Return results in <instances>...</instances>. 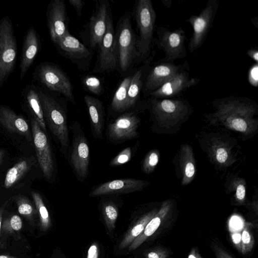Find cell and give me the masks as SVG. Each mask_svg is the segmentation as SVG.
Listing matches in <instances>:
<instances>
[{
    "mask_svg": "<svg viewBox=\"0 0 258 258\" xmlns=\"http://www.w3.org/2000/svg\"><path fill=\"white\" fill-rule=\"evenodd\" d=\"M134 14L139 33L138 56L145 61L151 52L156 14L150 0H139L135 5Z\"/></svg>",
    "mask_w": 258,
    "mask_h": 258,
    "instance_id": "obj_1",
    "label": "cell"
},
{
    "mask_svg": "<svg viewBox=\"0 0 258 258\" xmlns=\"http://www.w3.org/2000/svg\"><path fill=\"white\" fill-rule=\"evenodd\" d=\"M38 94L44 118L61 148L66 151L69 145V138L66 112L53 98L41 91Z\"/></svg>",
    "mask_w": 258,
    "mask_h": 258,
    "instance_id": "obj_2",
    "label": "cell"
},
{
    "mask_svg": "<svg viewBox=\"0 0 258 258\" xmlns=\"http://www.w3.org/2000/svg\"><path fill=\"white\" fill-rule=\"evenodd\" d=\"M17 42L11 19L8 16L0 20V87L9 78L17 57Z\"/></svg>",
    "mask_w": 258,
    "mask_h": 258,
    "instance_id": "obj_3",
    "label": "cell"
},
{
    "mask_svg": "<svg viewBox=\"0 0 258 258\" xmlns=\"http://www.w3.org/2000/svg\"><path fill=\"white\" fill-rule=\"evenodd\" d=\"M115 39L117 50L118 64L122 72H125L136 57H138L137 40L133 30L130 17L126 14L120 20Z\"/></svg>",
    "mask_w": 258,
    "mask_h": 258,
    "instance_id": "obj_4",
    "label": "cell"
},
{
    "mask_svg": "<svg viewBox=\"0 0 258 258\" xmlns=\"http://www.w3.org/2000/svg\"><path fill=\"white\" fill-rule=\"evenodd\" d=\"M218 6V0H209L198 15H192L186 20L193 30L188 45L191 53L203 44L212 26Z\"/></svg>",
    "mask_w": 258,
    "mask_h": 258,
    "instance_id": "obj_5",
    "label": "cell"
},
{
    "mask_svg": "<svg viewBox=\"0 0 258 258\" xmlns=\"http://www.w3.org/2000/svg\"><path fill=\"white\" fill-rule=\"evenodd\" d=\"M156 36L154 42L157 46L163 51V61L173 62L186 56V35L182 28L171 31L166 27L160 26L157 29Z\"/></svg>",
    "mask_w": 258,
    "mask_h": 258,
    "instance_id": "obj_6",
    "label": "cell"
},
{
    "mask_svg": "<svg viewBox=\"0 0 258 258\" xmlns=\"http://www.w3.org/2000/svg\"><path fill=\"white\" fill-rule=\"evenodd\" d=\"M38 76L41 82L48 88L62 94L75 104L72 84L61 70L52 64H43L39 69Z\"/></svg>",
    "mask_w": 258,
    "mask_h": 258,
    "instance_id": "obj_7",
    "label": "cell"
},
{
    "mask_svg": "<svg viewBox=\"0 0 258 258\" xmlns=\"http://www.w3.org/2000/svg\"><path fill=\"white\" fill-rule=\"evenodd\" d=\"M31 126L38 163L44 176L50 178L54 171V165L48 141L35 118L32 119Z\"/></svg>",
    "mask_w": 258,
    "mask_h": 258,
    "instance_id": "obj_8",
    "label": "cell"
},
{
    "mask_svg": "<svg viewBox=\"0 0 258 258\" xmlns=\"http://www.w3.org/2000/svg\"><path fill=\"white\" fill-rule=\"evenodd\" d=\"M187 62L176 64L173 62L162 61L149 71L144 83L145 91L149 93L156 90L178 72L188 68Z\"/></svg>",
    "mask_w": 258,
    "mask_h": 258,
    "instance_id": "obj_9",
    "label": "cell"
},
{
    "mask_svg": "<svg viewBox=\"0 0 258 258\" xmlns=\"http://www.w3.org/2000/svg\"><path fill=\"white\" fill-rule=\"evenodd\" d=\"M187 69H185L178 72L149 95L152 98H170L181 95L187 89L197 85L200 79L190 77Z\"/></svg>",
    "mask_w": 258,
    "mask_h": 258,
    "instance_id": "obj_10",
    "label": "cell"
},
{
    "mask_svg": "<svg viewBox=\"0 0 258 258\" xmlns=\"http://www.w3.org/2000/svg\"><path fill=\"white\" fill-rule=\"evenodd\" d=\"M99 47L100 68L103 71L114 69L118 63L117 50L112 21L109 14L106 31Z\"/></svg>",
    "mask_w": 258,
    "mask_h": 258,
    "instance_id": "obj_11",
    "label": "cell"
},
{
    "mask_svg": "<svg viewBox=\"0 0 258 258\" xmlns=\"http://www.w3.org/2000/svg\"><path fill=\"white\" fill-rule=\"evenodd\" d=\"M64 3L54 0L50 4L47 18L51 39L55 44L68 32Z\"/></svg>",
    "mask_w": 258,
    "mask_h": 258,
    "instance_id": "obj_12",
    "label": "cell"
},
{
    "mask_svg": "<svg viewBox=\"0 0 258 258\" xmlns=\"http://www.w3.org/2000/svg\"><path fill=\"white\" fill-rule=\"evenodd\" d=\"M144 184L143 181L133 178L115 179L98 185L90 192V196L97 197L131 193L142 189Z\"/></svg>",
    "mask_w": 258,
    "mask_h": 258,
    "instance_id": "obj_13",
    "label": "cell"
},
{
    "mask_svg": "<svg viewBox=\"0 0 258 258\" xmlns=\"http://www.w3.org/2000/svg\"><path fill=\"white\" fill-rule=\"evenodd\" d=\"M139 122V118L133 113L122 114L109 125V137L115 141L133 139L137 136Z\"/></svg>",
    "mask_w": 258,
    "mask_h": 258,
    "instance_id": "obj_14",
    "label": "cell"
},
{
    "mask_svg": "<svg viewBox=\"0 0 258 258\" xmlns=\"http://www.w3.org/2000/svg\"><path fill=\"white\" fill-rule=\"evenodd\" d=\"M109 5L100 3L90 23V44L92 47L99 46L107 29Z\"/></svg>",
    "mask_w": 258,
    "mask_h": 258,
    "instance_id": "obj_15",
    "label": "cell"
},
{
    "mask_svg": "<svg viewBox=\"0 0 258 258\" xmlns=\"http://www.w3.org/2000/svg\"><path fill=\"white\" fill-rule=\"evenodd\" d=\"M90 160L89 148L86 138L81 136L74 142L71 162L78 176L85 178L88 172Z\"/></svg>",
    "mask_w": 258,
    "mask_h": 258,
    "instance_id": "obj_16",
    "label": "cell"
},
{
    "mask_svg": "<svg viewBox=\"0 0 258 258\" xmlns=\"http://www.w3.org/2000/svg\"><path fill=\"white\" fill-rule=\"evenodd\" d=\"M38 39L34 28L30 27L24 41L20 63V79H22L32 64L37 53Z\"/></svg>",
    "mask_w": 258,
    "mask_h": 258,
    "instance_id": "obj_17",
    "label": "cell"
},
{
    "mask_svg": "<svg viewBox=\"0 0 258 258\" xmlns=\"http://www.w3.org/2000/svg\"><path fill=\"white\" fill-rule=\"evenodd\" d=\"M84 101L87 105L94 136L99 138L102 135L104 126V112L101 102L96 98L86 95Z\"/></svg>",
    "mask_w": 258,
    "mask_h": 258,
    "instance_id": "obj_18",
    "label": "cell"
},
{
    "mask_svg": "<svg viewBox=\"0 0 258 258\" xmlns=\"http://www.w3.org/2000/svg\"><path fill=\"white\" fill-rule=\"evenodd\" d=\"M67 55L75 59L88 57L91 54L89 50L69 31L56 44Z\"/></svg>",
    "mask_w": 258,
    "mask_h": 258,
    "instance_id": "obj_19",
    "label": "cell"
},
{
    "mask_svg": "<svg viewBox=\"0 0 258 258\" xmlns=\"http://www.w3.org/2000/svg\"><path fill=\"white\" fill-rule=\"evenodd\" d=\"M168 210L169 208L167 206L162 207L161 210L148 223L142 233L128 247L129 251L136 249L148 238L153 235L166 218Z\"/></svg>",
    "mask_w": 258,
    "mask_h": 258,
    "instance_id": "obj_20",
    "label": "cell"
},
{
    "mask_svg": "<svg viewBox=\"0 0 258 258\" xmlns=\"http://www.w3.org/2000/svg\"><path fill=\"white\" fill-rule=\"evenodd\" d=\"M0 122L12 132L27 134L29 131L25 120L5 106H0Z\"/></svg>",
    "mask_w": 258,
    "mask_h": 258,
    "instance_id": "obj_21",
    "label": "cell"
},
{
    "mask_svg": "<svg viewBox=\"0 0 258 258\" xmlns=\"http://www.w3.org/2000/svg\"><path fill=\"white\" fill-rule=\"evenodd\" d=\"M156 214L153 210L142 216L133 225L121 239L118 246L119 250L128 247L135 239L143 231L148 223Z\"/></svg>",
    "mask_w": 258,
    "mask_h": 258,
    "instance_id": "obj_22",
    "label": "cell"
},
{
    "mask_svg": "<svg viewBox=\"0 0 258 258\" xmlns=\"http://www.w3.org/2000/svg\"><path fill=\"white\" fill-rule=\"evenodd\" d=\"M132 76L125 77L116 90L111 102V107L115 111H123L127 108V90Z\"/></svg>",
    "mask_w": 258,
    "mask_h": 258,
    "instance_id": "obj_23",
    "label": "cell"
},
{
    "mask_svg": "<svg viewBox=\"0 0 258 258\" xmlns=\"http://www.w3.org/2000/svg\"><path fill=\"white\" fill-rule=\"evenodd\" d=\"M36 209L39 218V225L41 231L48 230L51 225V219L48 211L39 194L31 192Z\"/></svg>",
    "mask_w": 258,
    "mask_h": 258,
    "instance_id": "obj_24",
    "label": "cell"
},
{
    "mask_svg": "<svg viewBox=\"0 0 258 258\" xmlns=\"http://www.w3.org/2000/svg\"><path fill=\"white\" fill-rule=\"evenodd\" d=\"M143 71L138 70L133 76L127 90V108L133 106L138 100L143 87Z\"/></svg>",
    "mask_w": 258,
    "mask_h": 258,
    "instance_id": "obj_25",
    "label": "cell"
},
{
    "mask_svg": "<svg viewBox=\"0 0 258 258\" xmlns=\"http://www.w3.org/2000/svg\"><path fill=\"white\" fill-rule=\"evenodd\" d=\"M26 98L29 106L35 115V119L41 128L45 130L46 125L43 112L38 92L33 89L30 90L27 94Z\"/></svg>",
    "mask_w": 258,
    "mask_h": 258,
    "instance_id": "obj_26",
    "label": "cell"
},
{
    "mask_svg": "<svg viewBox=\"0 0 258 258\" xmlns=\"http://www.w3.org/2000/svg\"><path fill=\"white\" fill-rule=\"evenodd\" d=\"M29 167L25 160L21 161L7 172L4 182L6 188H9L15 184L28 170Z\"/></svg>",
    "mask_w": 258,
    "mask_h": 258,
    "instance_id": "obj_27",
    "label": "cell"
},
{
    "mask_svg": "<svg viewBox=\"0 0 258 258\" xmlns=\"http://www.w3.org/2000/svg\"><path fill=\"white\" fill-rule=\"evenodd\" d=\"M102 212L108 230L110 232L112 231L115 228L118 215L117 208L112 202H107L102 206Z\"/></svg>",
    "mask_w": 258,
    "mask_h": 258,
    "instance_id": "obj_28",
    "label": "cell"
},
{
    "mask_svg": "<svg viewBox=\"0 0 258 258\" xmlns=\"http://www.w3.org/2000/svg\"><path fill=\"white\" fill-rule=\"evenodd\" d=\"M22 227L21 218L17 215H12L3 220L1 227V235H12L21 230Z\"/></svg>",
    "mask_w": 258,
    "mask_h": 258,
    "instance_id": "obj_29",
    "label": "cell"
},
{
    "mask_svg": "<svg viewBox=\"0 0 258 258\" xmlns=\"http://www.w3.org/2000/svg\"><path fill=\"white\" fill-rule=\"evenodd\" d=\"M254 238L250 224L245 223L241 233L240 252L243 254L249 253L254 245Z\"/></svg>",
    "mask_w": 258,
    "mask_h": 258,
    "instance_id": "obj_30",
    "label": "cell"
},
{
    "mask_svg": "<svg viewBox=\"0 0 258 258\" xmlns=\"http://www.w3.org/2000/svg\"><path fill=\"white\" fill-rule=\"evenodd\" d=\"M16 202L19 214L28 220L33 221L37 212L29 200L24 196H19L17 197Z\"/></svg>",
    "mask_w": 258,
    "mask_h": 258,
    "instance_id": "obj_31",
    "label": "cell"
},
{
    "mask_svg": "<svg viewBox=\"0 0 258 258\" xmlns=\"http://www.w3.org/2000/svg\"><path fill=\"white\" fill-rule=\"evenodd\" d=\"M83 83L86 88L91 93L96 95L100 94L102 87L100 81L94 76H86L83 80Z\"/></svg>",
    "mask_w": 258,
    "mask_h": 258,
    "instance_id": "obj_32",
    "label": "cell"
},
{
    "mask_svg": "<svg viewBox=\"0 0 258 258\" xmlns=\"http://www.w3.org/2000/svg\"><path fill=\"white\" fill-rule=\"evenodd\" d=\"M132 150L130 147L122 150L109 163L111 166H117L128 162L131 159Z\"/></svg>",
    "mask_w": 258,
    "mask_h": 258,
    "instance_id": "obj_33",
    "label": "cell"
},
{
    "mask_svg": "<svg viewBox=\"0 0 258 258\" xmlns=\"http://www.w3.org/2000/svg\"><path fill=\"white\" fill-rule=\"evenodd\" d=\"M145 258H168L170 251L162 247H156L146 251L144 253Z\"/></svg>",
    "mask_w": 258,
    "mask_h": 258,
    "instance_id": "obj_34",
    "label": "cell"
},
{
    "mask_svg": "<svg viewBox=\"0 0 258 258\" xmlns=\"http://www.w3.org/2000/svg\"><path fill=\"white\" fill-rule=\"evenodd\" d=\"M248 80L249 84L256 87L258 85V64H253L249 69L248 73Z\"/></svg>",
    "mask_w": 258,
    "mask_h": 258,
    "instance_id": "obj_35",
    "label": "cell"
},
{
    "mask_svg": "<svg viewBox=\"0 0 258 258\" xmlns=\"http://www.w3.org/2000/svg\"><path fill=\"white\" fill-rule=\"evenodd\" d=\"M212 248L216 258H234L222 247L216 242H212Z\"/></svg>",
    "mask_w": 258,
    "mask_h": 258,
    "instance_id": "obj_36",
    "label": "cell"
},
{
    "mask_svg": "<svg viewBox=\"0 0 258 258\" xmlns=\"http://www.w3.org/2000/svg\"><path fill=\"white\" fill-rule=\"evenodd\" d=\"M231 124L232 127L236 131L244 132L247 128V124L245 121L240 117H235L232 119Z\"/></svg>",
    "mask_w": 258,
    "mask_h": 258,
    "instance_id": "obj_37",
    "label": "cell"
},
{
    "mask_svg": "<svg viewBox=\"0 0 258 258\" xmlns=\"http://www.w3.org/2000/svg\"><path fill=\"white\" fill-rule=\"evenodd\" d=\"M158 161V157L155 152L151 153L145 162L144 168L148 171L151 168L156 165Z\"/></svg>",
    "mask_w": 258,
    "mask_h": 258,
    "instance_id": "obj_38",
    "label": "cell"
},
{
    "mask_svg": "<svg viewBox=\"0 0 258 258\" xmlns=\"http://www.w3.org/2000/svg\"><path fill=\"white\" fill-rule=\"evenodd\" d=\"M99 250L97 243H93L89 247L88 251L87 258H99Z\"/></svg>",
    "mask_w": 258,
    "mask_h": 258,
    "instance_id": "obj_39",
    "label": "cell"
},
{
    "mask_svg": "<svg viewBox=\"0 0 258 258\" xmlns=\"http://www.w3.org/2000/svg\"><path fill=\"white\" fill-rule=\"evenodd\" d=\"M8 202V201H6V202L0 208V249L5 248L7 246L6 241H5L4 240L2 239V237L1 235V227L2 221L3 220V215L4 213V211Z\"/></svg>",
    "mask_w": 258,
    "mask_h": 258,
    "instance_id": "obj_40",
    "label": "cell"
},
{
    "mask_svg": "<svg viewBox=\"0 0 258 258\" xmlns=\"http://www.w3.org/2000/svg\"><path fill=\"white\" fill-rule=\"evenodd\" d=\"M69 2L75 8L78 16H80L85 2L81 0H69Z\"/></svg>",
    "mask_w": 258,
    "mask_h": 258,
    "instance_id": "obj_41",
    "label": "cell"
},
{
    "mask_svg": "<svg viewBox=\"0 0 258 258\" xmlns=\"http://www.w3.org/2000/svg\"><path fill=\"white\" fill-rule=\"evenodd\" d=\"M228 157L227 151L224 148H219L216 152V158L219 163H223L226 161Z\"/></svg>",
    "mask_w": 258,
    "mask_h": 258,
    "instance_id": "obj_42",
    "label": "cell"
},
{
    "mask_svg": "<svg viewBox=\"0 0 258 258\" xmlns=\"http://www.w3.org/2000/svg\"><path fill=\"white\" fill-rule=\"evenodd\" d=\"M237 198L239 200H243L245 197V189L242 184H239L236 189V192Z\"/></svg>",
    "mask_w": 258,
    "mask_h": 258,
    "instance_id": "obj_43",
    "label": "cell"
},
{
    "mask_svg": "<svg viewBox=\"0 0 258 258\" xmlns=\"http://www.w3.org/2000/svg\"><path fill=\"white\" fill-rule=\"evenodd\" d=\"M195 167L191 163H188L185 169V173L187 177H191L195 173Z\"/></svg>",
    "mask_w": 258,
    "mask_h": 258,
    "instance_id": "obj_44",
    "label": "cell"
},
{
    "mask_svg": "<svg viewBox=\"0 0 258 258\" xmlns=\"http://www.w3.org/2000/svg\"><path fill=\"white\" fill-rule=\"evenodd\" d=\"M247 55L257 63L258 61V50L256 48L249 49L247 51Z\"/></svg>",
    "mask_w": 258,
    "mask_h": 258,
    "instance_id": "obj_45",
    "label": "cell"
},
{
    "mask_svg": "<svg viewBox=\"0 0 258 258\" xmlns=\"http://www.w3.org/2000/svg\"><path fill=\"white\" fill-rule=\"evenodd\" d=\"M187 258H203L199 252V250L197 247H193L188 255Z\"/></svg>",
    "mask_w": 258,
    "mask_h": 258,
    "instance_id": "obj_46",
    "label": "cell"
},
{
    "mask_svg": "<svg viewBox=\"0 0 258 258\" xmlns=\"http://www.w3.org/2000/svg\"><path fill=\"white\" fill-rule=\"evenodd\" d=\"M5 152L3 150H0V163H1L3 158L4 156Z\"/></svg>",
    "mask_w": 258,
    "mask_h": 258,
    "instance_id": "obj_47",
    "label": "cell"
},
{
    "mask_svg": "<svg viewBox=\"0 0 258 258\" xmlns=\"http://www.w3.org/2000/svg\"><path fill=\"white\" fill-rule=\"evenodd\" d=\"M0 258H19L17 257L10 256L8 255H0Z\"/></svg>",
    "mask_w": 258,
    "mask_h": 258,
    "instance_id": "obj_48",
    "label": "cell"
}]
</instances>
